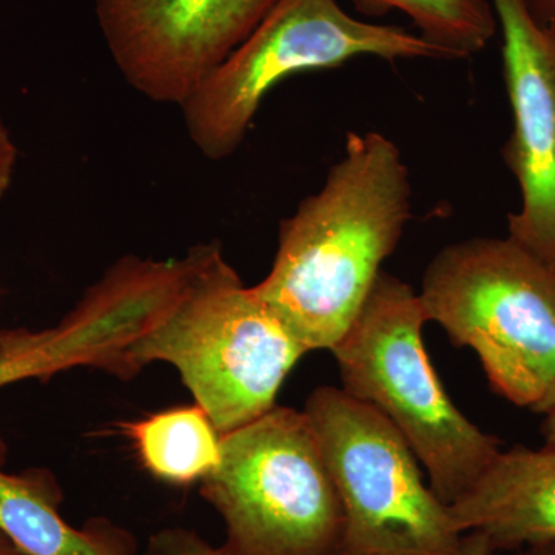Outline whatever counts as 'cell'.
<instances>
[{
    "instance_id": "5bb4252c",
    "label": "cell",
    "mask_w": 555,
    "mask_h": 555,
    "mask_svg": "<svg viewBox=\"0 0 555 555\" xmlns=\"http://www.w3.org/2000/svg\"><path fill=\"white\" fill-rule=\"evenodd\" d=\"M149 555H224L184 529L159 532L150 543Z\"/></svg>"
},
{
    "instance_id": "e0dca14e",
    "label": "cell",
    "mask_w": 555,
    "mask_h": 555,
    "mask_svg": "<svg viewBox=\"0 0 555 555\" xmlns=\"http://www.w3.org/2000/svg\"><path fill=\"white\" fill-rule=\"evenodd\" d=\"M525 2L540 24L555 28V0H525Z\"/></svg>"
},
{
    "instance_id": "8992f818",
    "label": "cell",
    "mask_w": 555,
    "mask_h": 555,
    "mask_svg": "<svg viewBox=\"0 0 555 555\" xmlns=\"http://www.w3.org/2000/svg\"><path fill=\"white\" fill-rule=\"evenodd\" d=\"M360 56L447 60L420 35L356 20L338 0H278L257 28L179 105L195 147L222 160L243 144L266 96L291 76Z\"/></svg>"
},
{
    "instance_id": "3957f363",
    "label": "cell",
    "mask_w": 555,
    "mask_h": 555,
    "mask_svg": "<svg viewBox=\"0 0 555 555\" xmlns=\"http://www.w3.org/2000/svg\"><path fill=\"white\" fill-rule=\"evenodd\" d=\"M418 297L427 323L476 352L495 393L554 414L555 270L511 238H470L430 259Z\"/></svg>"
},
{
    "instance_id": "52a82bcc",
    "label": "cell",
    "mask_w": 555,
    "mask_h": 555,
    "mask_svg": "<svg viewBox=\"0 0 555 555\" xmlns=\"http://www.w3.org/2000/svg\"><path fill=\"white\" fill-rule=\"evenodd\" d=\"M343 511L339 555H455L462 532L389 422L341 387L320 386L305 408Z\"/></svg>"
},
{
    "instance_id": "30bf717a",
    "label": "cell",
    "mask_w": 555,
    "mask_h": 555,
    "mask_svg": "<svg viewBox=\"0 0 555 555\" xmlns=\"http://www.w3.org/2000/svg\"><path fill=\"white\" fill-rule=\"evenodd\" d=\"M449 513L462 534L480 532L500 553L555 542V448L500 452Z\"/></svg>"
},
{
    "instance_id": "9c48e42d",
    "label": "cell",
    "mask_w": 555,
    "mask_h": 555,
    "mask_svg": "<svg viewBox=\"0 0 555 555\" xmlns=\"http://www.w3.org/2000/svg\"><path fill=\"white\" fill-rule=\"evenodd\" d=\"M491 3L513 109L503 160L520 189L507 238L555 270V28L540 24L525 0Z\"/></svg>"
},
{
    "instance_id": "4fadbf2b",
    "label": "cell",
    "mask_w": 555,
    "mask_h": 555,
    "mask_svg": "<svg viewBox=\"0 0 555 555\" xmlns=\"http://www.w3.org/2000/svg\"><path fill=\"white\" fill-rule=\"evenodd\" d=\"M369 16L390 10L406 14L420 36L437 47L447 60H466L486 49L499 30L489 0H352Z\"/></svg>"
},
{
    "instance_id": "8fae6325",
    "label": "cell",
    "mask_w": 555,
    "mask_h": 555,
    "mask_svg": "<svg viewBox=\"0 0 555 555\" xmlns=\"http://www.w3.org/2000/svg\"><path fill=\"white\" fill-rule=\"evenodd\" d=\"M0 443V532L24 555H129L101 531H80L61 516L60 491L46 470L3 469Z\"/></svg>"
},
{
    "instance_id": "9a60e30c",
    "label": "cell",
    "mask_w": 555,
    "mask_h": 555,
    "mask_svg": "<svg viewBox=\"0 0 555 555\" xmlns=\"http://www.w3.org/2000/svg\"><path fill=\"white\" fill-rule=\"evenodd\" d=\"M17 149L7 129L3 120L0 119V201L9 192L13 181L14 167H16Z\"/></svg>"
},
{
    "instance_id": "ffe728a7",
    "label": "cell",
    "mask_w": 555,
    "mask_h": 555,
    "mask_svg": "<svg viewBox=\"0 0 555 555\" xmlns=\"http://www.w3.org/2000/svg\"><path fill=\"white\" fill-rule=\"evenodd\" d=\"M0 555H24L0 532Z\"/></svg>"
},
{
    "instance_id": "ba28073f",
    "label": "cell",
    "mask_w": 555,
    "mask_h": 555,
    "mask_svg": "<svg viewBox=\"0 0 555 555\" xmlns=\"http://www.w3.org/2000/svg\"><path fill=\"white\" fill-rule=\"evenodd\" d=\"M278 0H94L98 25L131 89L181 105Z\"/></svg>"
},
{
    "instance_id": "d6986e66",
    "label": "cell",
    "mask_w": 555,
    "mask_h": 555,
    "mask_svg": "<svg viewBox=\"0 0 555 555\" xmlns=\"http://www.w3.org/2000/svg\"><path fill=\"white\" fill-rule=\"evenodd\" d=\"M542 436L547 447L555 448V412L545 416L542 425Z\"/></svg>"
},
{
    "instance_id": "5b68a950",
    "label": "cell",
    "mask_w": 555,
    "mask_h": 555,
    "mask_svg": "<svg viewBox=\"0 0 555 555\" xmlns=\"http://www.w3.org/2000/svg\"><path fill=\"white\" fill-rule=\"evenodd\" d=\"M203 495L224 518V555H339L343 511L305 409L273 406L221 436Z\"/></svg>"
},
{
    "instance_id": "277c9868",
    "label": "cell",
    "mask_w": 555,
    "mask_h": 555,
    "mask_svg": "<svg viewBox=\"0 0 555 555\" xmlns=\"http://www.w3.org/2000/svg\"><path fill=\"white\" fill-rule=\"evenodd\" d=\"M426 323L414 287L383 272L331 352L341 389L396 427L449 506L483 476L502 448L452 403L426 352Z\"/></svg>"
},
{
    "instance_id": "7c38bea8",
    "label": "cell",
    "mask_w": 555,
    "mask_h": 555,
    "mask_svg": "<svg viewBox=\"0 0 555 555\" xmlns=\"http://www.w3.org/2000/svg\"><path fill=\"white\" fill-rule=\"evenodd\" d=\"M124 434L145 469L167 483L203 481L221 460V434L196 403L124 425Z\"/></svg>"
},
{
    "instance_id": "2e32d148",
    "label": "cell",
    "mask_w": 555,
    "mask_h": 555,
    "mask_svg": "<svg viewBox=\"0 0 555 555\" xmlns=\"http://www.w3.org/2000/svg\"><path fill=\"white\" fill-rule=\"evenodd\" d=\"M499 550L489 542L488 537L480 532H465L460 540L459 551L455 555H500Z\"/></svg>"
},
{
    "instance_id": "7a4b0ae2",
    "label": "cell",
    "mask_w": 555,
    "mask_h": 555,
    "mask_svg": "<svg viewBox=\"0 0 555 555\" xmlns=\"http://www.w3.org/2000/svg\"><path fill=\"white\" fill-rule=\"evenodd\" d=\"M308 350L208 244L173 306L126 353V377L155 361L181 375L221 436L264 415Z\"/></svg>"
},
{
    "instance_id": "ac0fdd59",
    "label": "cell",
    "mask_w": 555,
    "mask_h": 555,
    "mask_svg": "<svg viewBox=\"0 0 555 555\" xmlns=\"http://www.w3.org/2000/svg\"><path fill=\"white\" fill-rule=\"evenodd\" d=\"M511 555H555V542L543 543V545L521 547Z\"/></svg>"
},
{
    "instance_id": "6da1fadb",
    "label": "cell",
    "mask_w": 555,
    "mask_h": 555,
    "mask_svg": "<svg viewBox=\"0 0 555 555\" xmlns=\"http://www.w3.org/2000/svg\"><path fill=\"white\" fill-rule=\"evenodd\" d=\"M411 210L400 149L377 131L347 133L323 188L281 221L272 269L251 288L308 352L332 350L397 250Z\"/></svg>"
}]
</instances>
